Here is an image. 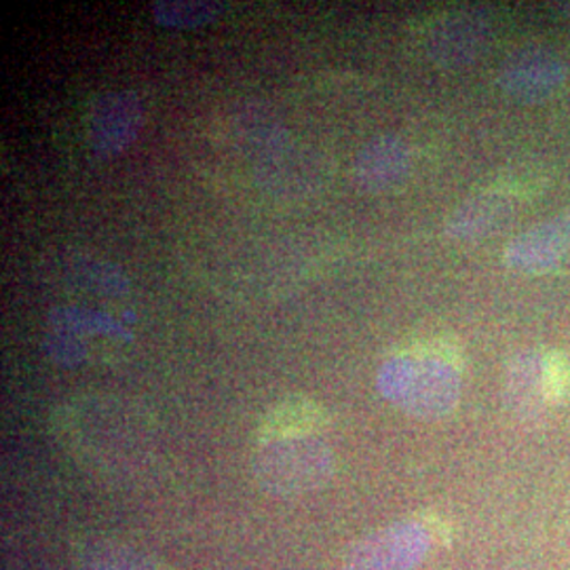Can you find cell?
Segmentation results:
<instances>
[{"mask_svg": "<svg viewBox=\"0 0 570 570\" xmlns=\"http://www.w3.org/2000/svg\"><path fill=\"white\" fill-rule=\"evenodd\" d=\"M376 385L389 404L414 419L449 416L461 400V367L449 348L419 345L387 357Z\"/></svg>", "mask_w": 570, "mask_h": 570, "instance_id": "cell-1", "label": "cell"}, {"mask_svg": "<svg viewBox=\"0 0 570 570\" xmlns=\"http://www.w3.org/2000/svg\"><path fill=\"white\" fill-rule=\"evenodd\" d=\"M58 435L77 456L91 463L127 461L144 446V421L127 404L110 397L75 400L61 407Z\"/></svg>", "mask_w": 570, "mask_h": 570, "instance_id": "cell-2", "label": "cell"}, {"mask_svg": "<svg viewBox=\"0 0 570 570\" xmlns=\"http://www.w3.org/2000/svg\"><path fill=\"white\" fill-rule=\"evenodd\" d=\"M252 473L271 494H305L322 489L332 478L334 452L322 435L263 442L254 450Z\"/></svg>", "mask_w": 570, "mask_h": 570, "instance_id": "cell-3", "label": "cell"}, {"mask_svg": "<svg viewBox=\"0 0 570 570\" xmlns=\"http://www.w3.org/2000/svg\"><path fill=\"white\" fill-rule=\"evenodd\" d=\"M446 539L431 518H407L370 532L346 553V570H414Z\"/></svg>", "mask_w": 570, "mask_h": 570, "instance_id": "cell-4", "label": "cell"}, {"mask_svg": "<svg viewBox=\"0 0 570 570\" xmlns=\"http://www.w3.org/2000/svg\"><path fill=\"white\" fill-rule=\"evenodd\" d=\"M327 161L311 146L292 136L256 159V178L266 190L279 195H305L326 180Z\"/></svg>", "mask_w": 570, "mask_h": 570, "instance_id": "cell-5", "label": "cell"}, {"mask_svg": "<svg viewBox=\"0 0 570 570\" xmlns=\"http://www.w3.org/2000/svg\"><path fill=\"white\" fill-rule=\"evenodd\" d=\"M142 122V102L134 91L102 94L87 115V142L100 157L117 155L136 140Z\"/></svg>", "mask_w": 570, "mask_h": 570, "instance_id": "cell-6", "label": "cell"}, {"mask_svg": "<svg viewBox=\"0 0 570 570\" xmlns=\"http://www.w3.org/2000/svg\"><path fill=\"white\" fill-rule=\"evenodd\" d=\"M569 77V63L553 51L530 47L513 53L499 72L505 94L522 102H541L562 87Z\"/></svg>", "mask_w": 570, "mask_h": 570, "instance_id": "cell-7", "label": "cell"}, {"mask_svg": "<svg viewBox=\"0 0 570 570\" xmlns=\"http://www.w3.org/2000/svg\"><path fill=\"white\" fill-rule=\"evenodd\" d=\"M412 150L397 136H379L364 144L353 161V183L367 195H385L406 183Z\"/></svg>", "mask_w": 570, "mask_h": 570, "instance_id": "cell-8", "label": "cell"}, {"mask_svg": "<svg viewBox=\"0 0 570 570\" xmlns=\"http://www.w3.org/2000/svg\"><path fill=\"white\" fill-rule=\"evenodd\" d=\"M570 252V214H560L520 233L505 249V263L522 273H546Z\"/></svg>", "mask_w": 570, "mask_h": 570, "instance_id": "cell-9", "label": "cell"}, {"mask_svg": "<svg viewBox=\"0 0 570 570\" xmlns=\"http://www.w3.org/2000/svg\"><path fill=\"white\" fill-rule=\"evenodd\" d=\"M487 39L489 23L480 13H450L429 30L428 51L444 66H463L480 56Z\"/></svg>", "mask_w": 570, "mask_h": 570, "instance_id": "cell-10", "label": "cell"}, {"mask_svg": "<svg viewBox=\"0 0 570 570\" xmlns=\"http://www.w3.org/2000/svg\"><path fill=\"white\" fill-rule=\"evenodd\" d=\"M330 425L326 407L311 397H285L282 402L268 407L261 419L256 444L285 440V438H305L322 435Z\"/></svg>", "mask_w": 570, "mask_h": 570, "instance_id": "cell-11", "label": "cell"}, {"mask_svg": "<svg viewBox=\"0 0 570 570\" xmlns=\"http://www.w3.org/2000/svg\"><path fill=\"white\" fill-rule=\"evenodd\" d=\"M513 214V202L505 193L487 190L459 205L446 220V235L454 242L487 237Z\"/></svg>", "mask_w": 570, "mask_h": 570, "instance_id": "cell-12", "label": "cell"}, {"mask_svg": "<svg viewBox=\"0 0 570 570\" xmlns=\"http://www.w3.org/2000/svg\"><path fill=\"white\" fill-rule=\"evenodd\" d=\"M81 570H169L153 556L115 539H89L75 550Z\"/></svg>", "mask_w": 570, "mask_h": 570, "instance_id": "cell-13", "label": "cell"}, {"mask_svg": "<svg viewBox=\"0 0 570 570\" xmlns=\"http://www.w3.org/2000/svg\"><path fill=\"white\" fill-rule=\"evenodd\" d=\"M508 397L518 414H539L548 404L543 389V357L522 353L515 357L508 374Z\"/></svg>", "mask_w": 570, "mask_h": 570, "instance_id": "cell-14", "label": "cell"}, {"mask_svg": "<svg viewBox=\"0 0 570 570\" xmlns=\"http://www.w3.org/2000/svg\"><path fill=\"white\" fill-rule=\"evenodd\" d=\"M49 327L51 332H60L66 336H72L77 341L91 338V336H106V338H117V341H127L129 332L110 315H104L98 311H89L85 306H60L53 308L49 315Z\"/></svg>", "mask_w": 570, "mask_h": 570, "instance_id": "cell-15", "label": "cell"}, {"mask_svg": "<svg viewBox=\"0 0 570 570\" xmlns=\"http://www.w3.org/2000/svg\"><path fill=\"white\" fill-rule=\"evenodd\" d=\"M223 11L218 2H193V0H178V2H155L153 16L165 28H197L207 21L214 20Z\"/></svg>", "mask_w": 570, "mask_h": 570, "instance_id": "cell-16", "label": "cell"}, {"mask_svg": "<svg viewBox=\"0 0 570 570\" xmlns=\"http://www.w3.org/2000/svg\"><path fill=\"white\" fill-rule=\"evenodd\" d=\"M570 367L560 355L543 357V389L548 404L562 402L569 395Z\"/></svg>", "mask_w": 570, "mask_h": 570, "instance_id": "cell-17", "label": "cell"}, {"mask_svg": "<svg viewBox=\"0 0 570 570\" xmlns=\"http://www.w3.org/2000/svg\"><path fill=\"white\" fill-rule=\"evenodd\" d=\"M567 13L570 16V4H567Z\"/></svg>", "mask_w": 570, "mask_h": 570, "instance_id": "cell-18", "label": "cell"}]
</instances>
